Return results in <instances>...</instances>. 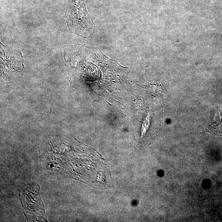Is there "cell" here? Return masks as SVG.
Listing matches in <instances>:
<instances>
[{"label":"cell","mask_w":222,"mask_h":222,"mask_svg":"<svg viewBox=\"0 0 222 222\" xmlns=\"http://www.w3.org/2000/svg\"><path fill=\"white\" fill-rule=\"evenodd\" d=\"M70 8V27H74V31H82L88 34L92 30V22L85 3V0H69Z\"/></svg>","instance_id":"6da1fadb"},{"label":"cell","mask_w":222,"mask_h":222,"mask_svg":"<svg viewBox=\"0 0 222 222\" xmlns=\"http://www.w3.org/2000/svg\"><path fill=\"white\" fill-rule=\"evenodd\" d=\"M215 115L213 116L212 122L209 126V130L215 134L222 135V107L220 106Z\"/></svg>","instance_id":"7a4b0ae2"}]
</instances>
